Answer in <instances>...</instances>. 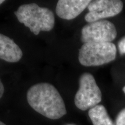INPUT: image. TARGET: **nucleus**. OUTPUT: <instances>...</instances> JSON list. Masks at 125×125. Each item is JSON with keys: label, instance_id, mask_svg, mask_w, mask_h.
Masks as SVG:
<instances>
[{"label": "nucleus", "instance_id": "obj_2", "mask_svg": "<svg viewBox=\"0 0 125 125\" xmlns=\"http://www.w3.org/2000/svg\"><path fill=\"white\" fill-rule=\"evenodd\" d=\"M14 13L19 21L29 28L34 35H38L41 31H50L54 27L55 19L53 12L35 3L22 5Z\"/></svg>", "mask_w": 125, "mask_h": 125}, {"label": "nucleus", "instance_id": "obj_1", "mask_svg": "<svg viewBox=\"0 0 125 125\" xmlns=\"http://www.w3.org/2000/svg\"><path fill=\"white\" fill-rule=\"evenodd\" d=\"M27 100L32 109L47 118L59 119L67 114L62 97L49 83H40L31 86L27 92Z\"/></svg>", "mask_w": 125, "mask_h": 125}, {"label": "nucleus", "instance_id": "obj_11", "mask_svg": "<svg viewBox=\"0 0 125 125\" xmlns=\"http://www.w3.org/2000/svg\"><path fill=\"white\" fill-rule=\"evenodd\" d=\"M118 49L119 53L122 55L125 54V37H123L118 42Z\"/></svg>", "mask_w": 125, "mask_h": 125}, {"label": "nucleus", "instance_id": "obj_6", "mask_svg": "<svg viewBox=\"0 0 125 125\" xmlns=\"http://www.w3.org/2000/svg\"><path fill=\"white\" fill-rule=\"evenodd\" d=\"M123 4L119 0H96L91 1L87 8L89 12L85 19L89 23L118 15L123 9Z\"/></svg>", "mask_w": 125, "mask_h": 125}, {"label": "nucleus", "instance_id": "obj_4", "mask_svg": "<svg viewBox=\"0 0 125 125\" xmlns=\"http://www.w3.org/2000/svg\"><path fill=\"white\" fill-rule=\"evenodd\" d=\"M79 87L74 98L78 109L86 111L97 105L102 100V93L91 74L85 73L79 78Z\"/></svg>", "mask_w": 125, "mask_h": 125}, {"label": "nucleus", "instance_id": "obj_8", "mask_svg": "<svg viewBox=\"0 0 125 125\" xmlns=\"http://www.w3.org/2000/svg\"><path fill=\"white\" fill-rule=\"evenodd\" d=\"M22 56V51L13 40L0 34V59L7 62H16Z\"/></svg>", "mask_w": 125, "mask_h": 125}, {"label": "nucleus", "instance_id": "obj_15", "mask_svg": "<svg viewBox=\"0 0 125 125\" xmlns=\"http://www.w3.org/2000/svg\"><path fill=\"white\" fill-rule=\"evenodd\" d=\"M123 92H124L125 94V86H124V87H123Z\"/></svg>", "mask_w": 125, "mask_h": 125}, {"label": "nucleus", "instance_id": "obj_3", "mask_svg": "<svg viewBox=\"0 0 125 125\" xmlns=\"http://www.w3.org/2000/svg\"><path fill=\"white\" fill-rule=\"evenodd\" d=\"M116 52L112 42L83 43L79 51L78 60L83 66H99L115 60Z\"/></svg>", "mask_w": 125, "mask_h": 125}, {"label": "nucleus", "instance_id": "obj_10", "mask_svg": "<svg viewBox=\"0 0 125 125\" xmlns=\"http://www.w3.org/2000/svg\"><path fill=\"white\" fill-rule=\"evenodd\" d=\"M115 125H125V108L122 109L117 115Z\"/></svg>", "mask_w": 125, "mask_h": 125}, {"label": "nucleus", "instance_id": "obj_14", "mask_svg": "<svg viewBox=\"0 0 125 125\" xmlns=\"http://www.w3.org/2000/svg\"><path fill=\"white\" fill-rule=\"evenodd\" d=\"M5 1H3V0H0V5L2 4L3 2H4Z\"/></svg>", "mask_w": 125, "mask_h": 125}, {"label": "nucleus", "instance_id": "obj_13", "mask_svg": "<svg viewBox=\"0 0 125 125\" xmlns=\"http://www.w3.org/2000/svg\"><path fill=\"white\" fill-rule=\"evenodd\" d=\"M0 125H6L4 123H3L2 122H1V121H0Z\"/></svg>", "mask_w": 125, "mask_h": 125}, {"label": "nucleus", "instance_id": "obj_12", "mask_svg": "<svg viewBox=\"0 0 125 125\" xmlns=\"http://www.w3.org/2000/svg\"><path fill=\"white\" fill-rule=\"evenodd\" d=\"M4 93V87L2 83V81H1V79H0V98L2 97Z\"/></svg>", "mask_w": 125, "mask_h": 125}, {"label": "nucleus", "instance_id": "obj_5", "mask_svg": "<svg viewBox=\"0 0 125 125\" xmlns=\"http://www.w3.org/2000/svg\"><path fill=\"white\" fill-rule=\"evenodd\" d=\"M117 31L111 21L101 20L88 23L81 31V41L86 43L111 42L116 38Z\"/></svg>", "mask_w": 125, "mask_h": 125}, {"label": "nucleus", "instance_id": "obj_9", "mask_svg": "<svg viewBox=\"0 0 125 125\" xmlns=\"http://www.w3.org/2000/svg\"><path fill=\"white\" fill-rule=\"evenodd\" d=\"M88 115L93 125H115L103 105H97L90 109Z\"/></svg>", "mask_w": 125, "mask_h": 125}, {"label": "nucleus", "instance_id": "obj_7", "mask_svg": "<svg viewBox=\"0 0 125 125\" xmlns=\"http://www.w3.org/2000/svg\"><path fill=\"white\" fill-rule=\"evenodd\" d=\"M90 0H59L56 8V13L59 18L65 20L76 18L86 8Z\"/></svg>", "mask_w": 125, "mask_h": 125}]
</instances>
